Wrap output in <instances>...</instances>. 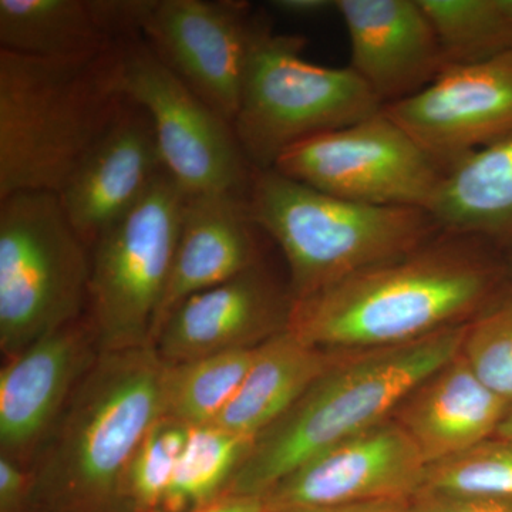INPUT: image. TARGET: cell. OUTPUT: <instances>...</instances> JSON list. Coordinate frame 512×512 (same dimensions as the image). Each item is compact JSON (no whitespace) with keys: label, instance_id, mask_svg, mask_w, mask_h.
Segmentation results:
<instances>
[{"label":"cell","instance_id":"obj_1","mask_svg":"<svg viewBox=\"0 0 512 512\" xmlns=\"http://www.w3.org/2000/svg\"><path fill=\"white\" fill-rule=\"evenodd\" d=\"M510 296L504 248L441 231L399 258L293 302L286 330L326 352L390 348L467 325Z\"/></svg>","mask_w":512,"mask_h":512},{"label":"cell","instance_id":"obj_2","mask_svg":"<svg viewBox=\"0 0 512 512\" xmlns=\"http://www.w3.org/2000/svg\"><path fill=\"white\" fill-rule=\"evenodd\" d=\"M165 370L153 346L100 355L30 467L35 512H130L128 468L165 416Z\"/></svg>","mask_w":512,"mask_h":512},{"label":"cell","instance_id":"obj_3","mask_svg":"<svg viewBox=\"0 0 512 512\" xmlns=\"http://www.w3.org/2000/svg\"><path fill=\"white\" fill-rule=\"evenodd\" d=\"M124 45L69 57L0 49V198L63 190L127 104Z\"/></svg>","mask_w":512,"mask_h":512},{"label":"cell","instance_id":"obj_4","mask_svg":"<svg viewBox=\"0 0 512 512\" xmlns=\"http://www.w3.org/2000/svg\"><path fill=\"white\" fill-rule=\"evenodd\" d=\"M467 326L390 348L340 353L302 399L254 441L225 494L262 497L309 458L393 417L423 380L460 355Z\"/></svg>","mask_w":512,"mask_h":512},{"label":"cell","instance_id":"obj_5","mask_svg":"<svg viewBox=\"0 0 512 512\" xmlns=\"http://www.w3.org/2000/svg\"><path fill=\"white\" fill-rule=\"evenodd\" d=\"M248 205L284 252L292 302L399 258L441 229L427 210L333 197L275 170H255Z\"/></svg>","mask_w":512,"mask_h":512},{"label":"cell","instance_id":"obj_6","mask_svg":"<svg viewBox=\"0 0 512 512\" xmlns=\"http://www.w3.org/2000/svg\"><path fill=\"white\" fill-rule=\"evenodd\" d=\"M305 45V37L275 35L261 16L232 123L254 170H271L295 144L383 109L349 66L309 62L303 57Z\"/></svg>","mask_w":512,"mask_h":512},{"label":"cell","instance_id":"obj_7","mask_svg":"<svg viewBox=\"0 0 512 512\" xmlns=\"http://www.w3.org/2000/svg\"><path fill=\"white\" fill-rule=\"evenodd\" d=\"M92 251L77 235L55 192L0 198V352L79 319L89 301Z\"/></svg>","mask_w":512,"mask_h":512},{"label":"cell","instance_id":"obj_8","mask_svg":"<svg viewBox=\"0 0 512 512\" xmlns=\"http://www.w3.org/2000/svg\"><path fill=\"white\" fill-rule=\"evenodd\" d=\"M187 194L167 170L92 248L87 316L100 355L151 346Z\"/></svg>","mask_w":512,"mask_h":512},{"label":"cell","instance_id":"obj_9","mask_svg":"<svg viewBox=\"0 0 512 512\" xmlns=\"http://www.w3.org/2000/svg\"><path fill=\"white\" fill-rule=\"evenodd\" d=\"M272 170L343 200L427 211L444 174L439 161L383 109L295 144Z\"/></svg>","mask_w":512,"mask_h":512},{"label":"cell","instance_id":"obj_10","mask_svg":"<svg viewBox=\"0 0 512 512\" xmlns=\"http://www.w3.org/2000/svg\"><path fill=\"white\" fill-rule=\"evenodd\" d=\"M121 84L146 110L165 170L185 194L248 195L255 170L234 126L165 67L143 36L124 45Z\"/></svg>","mask_w":512,"mask_h":512},{"label":"cell","instance_id":"obj_11","mask_svg":"<svg viewBox=\"0 0 512 512\" xmlns=\"http://www.w3.org/2000/svg\"><path fill=\"white\" fill-rule=\"evenodd\" d=\"M261 15L234 0H154L143 39L205 104L234 123Z\"/></svg>","mask_w":512,"mask_h":512},{"label":"cell","instance_id":"obj_12","mask_svg":"<svg viewBox=\"0 0 512 512\" xmlns=\"http://www.w3.org/2000/svg\"><path fill=\"white\" fill-rule=\"evenodd\" d=\"M426 471L419 448L390 417L309 458L262 500L268 512L409 501L423 488Z\"/></svg>","mask_w":512,"mask_h":512},{"label":"cell","instance_id":"obj_13","mask_svg":"<svg viewBox=\"0 0 512 512\" xmlns=\"http://www.w3.org/2000/svg\"><path fill=\"white\" fill-rule=\"evenodd\" d=\"M99 357L92 322L84 313L3 359L0 456L32 467Z\"/></svg>","mask_w":512,"mask_h":512},{"label":"cell","instance_id":"obj_14","mask_svg":"<svg viewBox=\"0 0 512 512\" xmlns=\"http://www.w3.org/2000/svg\"><path fill=\"white\" fill-rule=\"evenodd\" d=\"M383 111L446 168L512 134V53L447 67Z\"/></svg>","mask_w":512,"mask_h":512},{"label":"cell","instance_id":"obj_15","mask_svg":"<svg viewBox=\"0 0 512 512\" xmlns=\"http://www.w3.org/2000/svg\"><path fill=\"white\" fill-rule=\"evenodd\" d=\"M289 289H281L256 264L227 282L181 303L154 340L165 365L254 349L288 328Z\"/></svg>","mask_w":512,"mask_h":512},{"label":"cell","instance_id":"obj_16","mask_svg":"<svg viewBox=\"0 0 512 512\" xmlns=\"http://www.w3.org/2000/svg\"><path fill=\"white\" fill-rule=\"evenodd\" d=\"M350 42V69L382 106L430 86L447 64L420 0H336Z\"/></svg>","mask_w":512,"mask_h":512},{"label":"cell","instance_id":"obj_17","mask_svg":"<svg viewBox=\"0 0 512 512\" xmlns=\"http://www.w3.org/2000/svg\"><path fill=\"white\" fill-rule=\"evenodd\" d=\"M164 170L150 117L128 100L57 195L77 235L92 251Z\"/></svg>","mask_w":512,"mask_h":512},{"label":"cell","instance_id":"obj_18","mask_svg":"<svg viewBox=\"0 0 512 512\" xmlns=\"http://www.w3.org/2000/svg\"><path fill=\"white\" fill-rule=\"evenodd\" d=\"M247 197L225 192L185 197L173 266L151 346L181 303L259 264L255 235L259 228Z\"/></svg>","mask_w":512,"mask_h":512},{"label":"cell","instance_id":"obj_19","mask_svg":"<svg viewBox=\"0 0 512 512\" xmlns=\"http://www.w3.org/2000/svg\"><path fill=\"white\" fill-rule=\"evenodd\" d=\"M154 0H0V45L20 55L69 57L143 35Z\"/></svg>","mask_w":512,"mask_h":512},{"label":"cell","instance_id":"obj_20","mask_svg":"<svg viewBox=\"0 0 512 512\" xmlns=\"http://www.w3.org/2000/svg\"><path fill=\"white\" fill-rule=\"evenodd\" d=\"M510 409L460 353L423 380L393 417L430 466L494 437Z\"/></svg>","mask_w":512,"mask_h":512},{"label":"cell","instance_id":"obj_21","mask_svg":"<svg viewBox=\"0 0 512 512\" xmlns=\"http://www.w3.org/2000/svg\"><path fill=\"white\" fill-rule=\"evenodd\" d=\"M339 355L306 345L289 330L278 333L256 348L244 383L212 424L254 443L302 399Z\"/></svg>","mask_w":512,"mask_h":512},{"label":"cell","instance_id":"obj_22","mask_svg":"<svg viewBox=\"0 0 512 512\" xmlns=\"http://www.w3.org/2000/svg\"><path fill=\"white\" fill-rule=\"evenodd\" d=\"M429 212L441 231L512 239V134L444 168Z\"/></svg>","mask_w":512,"mask_h":512},{"label":"cell","instance_id":"obj_23","mask_svg":"<svg viewBox=\"0 0 512 512\" xmlns=\"http://www.w3.org/2000/svg\"><path fill=\"white\" fill-rule=\"evenodd\" d=\"M256 348L167 365L165 416L187 426H208L220 417L244 383Z\"/></svg>","mask_w":512,"mask_h":512},{"label":"cell","instance_id":"obj_24","mask_svg":"<svg viewBox=\"0 0 512 512\" xmlns=\"http://www.w3.org/2000/svg\"><path fill=\"white\" fill-rule=\"evenodd\" d=\"M252 444L214 424L191 427L160 511L192 512L221 498Z\"/></svg>","mask_w":512,"mask_h":512},{"label":"cell","instance_id":"obj_25","mask_svg":"<svg viewBox=\"0 0 512 512\" xmlns=\"http://www.w3.org/2000/svg\"><path fill=\"white\" fill-rule=\"evenodd\" d=\"M420 3L439 36L447 67L512 53V0H420Z\"/></svg>","mask_w":512,"mask_h":512},{"label":"cell","instance_id":"obj_26","mask_svg":"<svg viewBox=\"0 0 512 512\" xmlns=\"http://www.w3.org/2000/svg\"><path fill=\"white\" fill-rule=\"evenodd\" d=\"M421 490L512 501V441L491 437L430 464Z\"/></svg>","mask_w":512,"mask_h":512},{"label":"cell","instance_id":"obj_27","mask_svg":"<svg viewBox=\"0 0 512 512\" xmlns=\"http://www.w3.org/2000/svg\"><path fill=\"white\" fill-rule=\"evenodd\" d=\"M190 433L191 426L167 416L151 427L128 468L126 498L130 512L160 510Z\"/></svg>","mask_w":512,"mask_h":512},{"label":"cell","instance_id":"obj_28","mask_svg":"<svg viewBox=\"0 0 512 512\" xmlns=\"http://www.w3.org/2000/svg\"><path fill=\"white\" fill-rule=\"evenodd\" d=\"M461 353L481 382L512 406V296L468 323Z\"/></svg>","mask_w":512,"mask_h":512},{"label":"cell","instance_id":"obj_29","mask_svg":"<svg viewBox=\"0 0 512 512\" xmlns=\"http://www.w3.org/2000/svg\"><path fill=\"white\" fill-rule=\"evenodd\" d=\"M409 512H512V501L421 490L409 500Z\"/></svg>","mask_w":512,"mask_h":512},{"label":"cell","instance_id":"obj_30","mask_svg":"<svg viewBox=\"0 0 512 512\" xmlns=\"http://www.w3.org/2000/svg\"><path fill=\"white\" fill-rule=\"evenodd\" d=\"M0 512H35L32 471L0 456Z\"/></svg>","mask_w":512,"mask_h":512},{"label":"cell","instance_id":"obj_31","mask_svg":"<svg viewBox=\"0 0 512 512\" xmlns=\"http://www.w3.org/2000/svg\"><path fill=\"white\" fill-rule=\"evenodd\" d=\"M269 5L289 18H318L329 10L336 12V0H275Z\"/></svg>","mask_w":512,"mask_h":512},{"label":"cell","instance_id":"obj_32","mask_svg":"<svg viewBox=\"0 0 512 512\" xmlns=\"http://www.w3.org/2000/svg\"><path fill=\"white\" fill-rule=\"evenodd\" d=\"M150 512H163L160 510ZM192 512H268L262 497L255 495L224 494L214 503Z\"/></svg>","mask_w":512,"mask_h":512},{"label":"cell","instance_id":"obj_33","mask_svg":"<svg viewBox=\"0 0 512 512\" xmlns=\"http://www.w3.org/2000/svg\"><path fill=\"white\" fill-rule=\"evenodd\" d=\"M296 512H409V501H377V503L340 505V507Z\"/></svg>","mask_w":512,"mask_h":512},{"label":"cell","instance_id":"obj_34","mask_svg":"<svg viewBox=\"0 0 512 512\" xmlns=\"http://www.w3.org/2000/svg\"><path fill=\"white\" fill-rule=\"evenodd\" d=\"M494 437L512 441V406L511 409L508 410L507 416L504 417L503 423L498 427Z\"/></svg>","mask_w":512,"mask_h":512},{"label":"cell","instance_id":"obj_35","mask_svg":"<svg viewBox=\"0 0 512 512\" xmlns=\"http://www.w3.org/2000/svg\"><path fill=\"white\" fill-rule=\"evenodd\" d=\"M505 261H507L508 272H510L511 284H512V239L508 242L507 247L504 248Z\"/></svg>","mask_w":512,"mask_h":512}]
</instances>
